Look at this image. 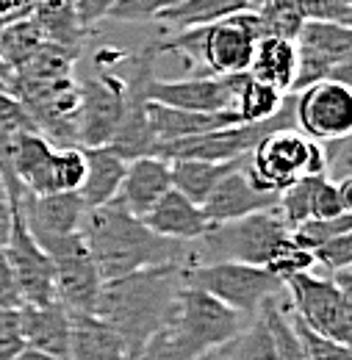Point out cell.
I'll list each match as a JSON object with an SVG mask.
<instances>
[{
	"mask_svg": "<svg viewBox=\"0 0 352 360\" xmlns=\"http://www.w3.org/2000/svg\"><path fill=\"white\" fill-rule=\"evenodd\" d=\"M183 271L186 264H158L103 283L94 316L122 338L128 358H136L172 321L186 283Z\"/></svg>",
	"mask_w": 352,
	"mask_h": 360,
	"instance_id": "6da1fadb",
	"label": "cell"
},
{
	"mask_svg": "<svg viewBox=\"0 0 352 360\" xmlns=\"http://www.w3.org/2000/svg\"><path fill=\"white\" fill-rule=\"evenodd\" d=\"M81 236L100 271L103 283L125 277L131 271L158 264H191L194 244L164 238L153 233L139 217L128 214L120 202L89 208L81 222Z\"/></svg>",
	"mask_w": 352,
	"mask_h": 360,
	"instance_id": "7a4b0ae2",
	"label": "cell"
},
{
	"mask_svg": "<svg viewBox=\"0 0 352 360\" xmlns=\"http://www.w3.org/2000/svg\"><path fill=\"white\" fill-rule=\"evenodd\" d=\"M250 319L227 308L217 297L183 283L172 321L158 333L167 360H197L225 349Z\"/></svg>",
	"mask_w": 352,
	"mask_h": 360,
	"instance_id": "3957f363",
	"label": "cell"
},
{
	"mask_svg": "<svg viewBox=\"0 0 352 360\" xmlns=\"http://www.w3.org/2000/svg\"><path fill=\"white\" fill-rule=\"evenodd\" d=\"M291 244V230L275 208L247 214L233 222L211 225L208 233L194 241V261H239L269 269Z\"/></svg>",
	"mask_w": 352,
	"mask_h": 360,
	"instance_id": "277c9868",
	"label": "cell"
},
{
	"mask_svg": "<svg viewBox=\"0 0 352 360\" xmlns=\"http://www.w3.org/2000/svg\"><path fill=\"white\" fill-rule=\"evenodd\" d=\"M122 50L103 47L94 56V72L78 84V147L108 144L125 114L128 81L114 70V61Z\"/></svg>",
	"mask_w": 352,
	"mask_h": 360,
	"instance_id": "5b68a950",
	"label": "cell"
},
{
	"mask_svg": "<svg viewBox=\"0 0 352 360\" xmlns=\"http://www.w3.org/2000/svg\"><path fill=\"white\" fill-rule=\"evenodd\" d=\"M244 169L258 188L280 194L306 175H325V144L294 125L277 128L253 147Z\"/></svg>",
	"mask_w": 352,
	"mask_h": 360,
	"instance_id": "8992f818",
	"label": "cell"
},
{
	"mask_svg": "<svg viewBox=\"0 0 352 360\" xmlns=\"http://www.w3.org/2000/svg\"><path fill=\"white\" fill-rule=\"evenodd\" d=\"M183 280L211 297H217L227 308L239 311L244 319H256L261 305L272 297H283V280L264 266L239 264V261H200L186 264Z\"/></svg>",
	"mask_w": 352,
	"mask_h": 360,
	"instance_id": "52a82bcc",
	"label": "cell"
},
{
	"mask_svg": "<svg viewBox=\"0 0 352 360\" xmlns=\"http://www.w3.org/2000/svg\"><path fill=\"white\" fill-rule=\"evenodd\" d=\"M297 42V75L291 91H300L316 81L352 84V31L350 25L306 20L294 37Z\"/></svg>",
	"mask_w": 352,
	"mask_h": 360,
	"instance_id": "ba28073f",
	"label": "cell"
},
{
	"mask_svg": "<svg viewBox=\"0 0 352 360\" xmlns=\"http://www.w3.org/2000/svg\"><path fill=\"white\" fill-rule=\"evenodd\" d=\"M289 311L306 321L313 333L350 344L352 341V294H344L330 277L297 271L283 283Z\"/></svg>",
	"mask_w": 352,
	"mask_h": 360,
	"instance_id": "9c48e42d",
	"label": "cell"
},
{
	"mask_svg": "<svg viewBox=\"0 0 352 360\" xmlns=\"http://www.w3.org/2000/svg\"><path fill=\"white\" fill-rule=\"evenodd\" d=\"M197 31V64L211 75H239L250 70L256 42L264 37L256 8H241Z\"/></svg>",
	"mask_w": 352,
	"mask_h": 360,
	"instance_id": "30bf717a",
	"label": "cell"
},
{
	"mask_svg": "<svg viewBox=\"0 0 352 360\" xmlns=\"http://www.w3.org/2000/svg\"><path fill=\"white\" fill-rule=\"evenodd\" d=\"M53 261V285H56V302H61L73 316L94 314L103 277L94 266L87 250V241L78 233L53 238L39 244Z\"/></svg>",
	"mask_w": 352,
	"mask_h": 360,
	"instance_id": "8fae6325",
	"label": "cell"
},
{
	"mask_svg": "<svg viewBox=\"0 0 352 360\" xmlns=\"http://www.w3.org/2000/svg\"><path fill=\"white\" fill-rule=\"evenodd\" d=\"M294 94V125L316 141L350 136L352 89L339 81H316Z\"/></svg>",
	"mask_w": 352,
	"mask_h": 360,
	"instance_id": "7c38bea8",
	"label": "cell"
},
{
	"mask_svg": "<svg viewBox=\"0 0 352 360\" xmlns=\"http://www.w3.org/2000/svg\"><path fill=\"white\" fill-rule=\"evenodd\" d=\"M244 72L239 75H194L183 81H158L153 78L147 84V100L186 108V111H225L233 108L236 91L241 86Z\"/></svg>",
	"mask_w": 352,
	"mask_h": 360,
	"instance_id": "4fadbf2b",
	"label": "cell"
},
{
	"mask_svg": "<svg viewBox=\"0 0 352 360\" xmlns=\"http://www.w3.org/2000/svg\"><path fill=\"white\" fill-rule=\"evenodd\" d=\"M20 208L25 217V225L31 236L44 244L70 233H78L87 205L78 191H50V194H28L23 188L20 194Z\"/></svg>",
	"mask_w": 352,
	"mask_h": 360,
	"instance_id": "5bb4252c",
	"label": "cell"
},
{
	"mask_svg": "<svg viewBox=\"0 0 352 360\" xmlns=\"http://www.w3.org/2000/svg\"><path fill=\"white\" fill-rule=\"evenodd\" d=\"M247 161V158H244ZM244 161L236 164L225 178L214 186V191L208 194V200L200 205L206 219L211 225H222V222H233V219H241L247 214H256V211H266V208H275L277 205V191H264L258 188L247 169H244Z\"/></svg>",
	"mask_w": 352,
	"mask_h": 360,
	"instance_id": "9a60e30c",
	"label": "cell"
},
{
	"mask_svg": "<svg viewBox=\"0 0 352 360\" xmlns=\"http://www.w3.org/2000/svg\"><path fill=\"white\" fill-rule=\"evenodd\" d=\"M172 188L170 180V161H164L161 155H142L131 158L122 186L117 191V200L128 214L144 219L150 214V208Z\"/></svg>",
	"mask_w": 352,
	"mask_h": 360,
	"instance_id": "2e32d148",
	"label": "cell"
},
{
	"mask_svg": "<svg viewBox=\"0 0 352 360\" xmlns=\"http://www.w3.org/2000/svg\"><path fill=\"white\" fill-rule=\"evenodd\" d=\"M20 330L25 347H37L42 352H50L56 358L70 360V335H73V314L61 302L47 305H28L20 308Z\"/></svg>",
	"mask_w": 352,
	"mask_h": 360,
	"instance_id": "e0dca14e",
	"label": "cell"
},
{
	"mask_svg": "<svg viewBox=\"0 0 352 360\" xmlns=\"http://www.w3.org/2000/svg\"><path fill=\"white\" fill-rule=\"evenodd\" d=\"M147 122L158 144L175 141V139H189V136L208 134L217 128L239 125V114L233 108L225 111H186V108H172L147 100ZM158 150V147H156Z\"/></svg>",
	"mask_w": 352,
	"mask_h": 360,
	"instance_id": "ac0fdd59",
	"label": "cell"
},
{
	"mask_svg": "<svg viewBox=\"0 0 352 360\" xmlns=\"http://www.w3.org/2000/svg\"><path fill=\"white\" fill-rule=\"evenodd\" d=\"M142 222L164 238H175V241H186V244L200 241L211 227L203 208L197 202H191L189 197H183L177 188H170L150 208V214Z\"/></svg>",
	"mask_w": 352,
	"mask_h": 360,
	"instance_id": "d6986e66",
	"label": "cell"
},
{
	"mask_svg": "<svg viewBox=\"0 0 352 360\" xmlns=\"http://www.w3.org/2000/svg\"><path fill=\"white\" fill-rule=\"evenodd\" d=\"M53 158L56 144L39 131H28L14 141L11 172L28 194H50L53 188Z\"/></svg>",
	"mask_w": 352,
	"mask_h": 360,
	"instance_id": "ffe728a7",
	"label": "cell"
},
{
	"mask_svg": "<svg viewBox=\"0 0 352 360\" xmlns=\"http://www.w3.org/2000/svg\"><path fill=\"white\" fill-rule=\"evenodd\" d=\"M31 17L37 20L47 45L61 47L70 56L81 58L87 47L89 28L78 17L75 0H37L31 8Z\"/></svg>",
	"mask_w": 352,
	"mask_h": 360,
	"instance_id": "44dd1931",
	"label": "cell"
},
{
	"mask_svg": "<svg viewBox=\"0 0 352 360\" xmlns=\"http://www.w3.org/2000/svg\"><path fill=\"white\" fill-rule=\"evenodd\" d=\"M81 150H84V158H87V175H84L78 194H81L87 211L97 208V205H106V202H114L117 191L122 186V178H125L128 161L120 153H114L108 144L81 147Z\"/></svg>",
	"mask_w": 352,
	"mask_h": 360,
	"instance_id": "7402d4cb",
	"label": "cell"
},
{
	"mask_svg": "<svg viewBox=\"0 0 352 360\" xmlns=\"http://www.w3.org/2000/svg\"><path fill=\"white\" fill-rule=\"evenodd\" d=\"M247 72L269 86L280 89L283 94H289L294 75H297V42L283 39V37H261L256 42Z\"/></svg>",
	"mask_w": 352,
	"mask_h": 360,
	"instance_id": "603a6c76",
	"label": "cell"
},
{
	"mask_svg": "<svg viewBox=\"0 0 352 360\" xmlns=\"http://www.w3.org/2000/svg\"><path fill=\"white\" fill-rule=\"evenodd\" d=\"M70 360H131L122 338L94 314L73 316Z\"/></svg>",
	"mask_w": 352,
	"mask_h": 360,
	"instance_id": "cb8c5ba5",
	"label": "cell"
},
{
	"mask_svg": "<svg viewBox=\"0 0 352 360\" xmlns=\"http://www.w3.org/2000/svg\"><path fill=\"white\" fill-rule=\"evenodd\" d=\"M247 158V155H244ZM244 158L236 161H200V158H175L170 161V180L172 188H177L183 197H189L191 202L203 205L208 200V194L214 191V186L220 183L236 164H241Z\"/></svg>",
	"mask_w": 352,
	"mask_h": 360,
	"instance_id": "d4e9b609",
	"label": "cell"
},
{
	"mask_svg": "<svg viewBox=\"0 0 352 360\" xmlns=\"http://www.w3.org/2000/svg\"><path fill=\"white\" fill-rule=\"evenodd\" d=\"M241 8H247L241 0H177L167 11L158 14V22H164L175 34L186 28H203V25L220 22Z\"/></svg>",
	"mask_w": 352,
	"mask_h": 360,
	"instance_id": "484cf974",
	"label": "cell"
},
{
	"mask_svg": "<svg viewBox=\"0 0 352 360\" xmlns=\"http://www.w3.org/2000/svg\"><path fill=\"white\" fill-rule=\"evenodd\" d=\"M283 100H286V94L280 89H275L264 81L253 78L250 72H244L241 86H239L236 100H233V111L239 114V122H261V120L275 117L283 108Z\"/></svg>",
	"mask_w": 352,
	"mask_h": 360,
	"instance_id": "4316f807",
	"label": "cell"
},
{
	"mask_svg": "<svg viewBox=\"0 0 352 360\" xmlns=\"http://www.w3.org/2000/svg\"><path fill=\"white\" fill-rule=\"evenodd\" d=\"M220 360H277L266 316L258 314L250 319L247 327L225 349H220Z\"/></svg>",
	"mask_w": 352,
	"mask_h": 360,
	"instance_id": "83f0119b",
	"label": "cell"
},
{
	"mask_svg": "<svg viewBox=\"0 0 352 360\" xmlns=\"http://www.w3.org/2000/svg\"><path fill=\"white\" fill-rule=\"evenodd\" d=\"M39 45H44V37L31 14L11 20L0 28V61H6L11 70L20 67Z\"/></svg>",
	"mask_w": 352,
	"mask_h": 360,
	"instance_id": "f1b7e54d",
	"label": "cell"
},
{
	"mask_svg": "<svg viewBox=\"0 0 352 360\" xmlns=\"http://www.w3.org/2000/svg\"><path fill=\"white\" fill-rule=\"evenodd\" d=\"M261 17V31L264 37H283L294 39L297 31L303 28L306 17L297 0H266L261 8H256Z\"/></svg>",
	"mask_w": 352,
	"mask_h": 360,
	"instance_id": "f546056e",
	"label": "cell"
},
{
	"mask_svg": "<svg viewBox=\"0 0 352 360\" xmlns=\"http://www.w3.org/2000/svg\"><path fill=\"white\" fill-rule=\"evenodd\" d=\"M289 319H291V327L297 333V341L303 347L306 360H352L350 344H341V341H333V338L313 333L308 324L300 321L291 311H289Z\"/></svg>",
	"mask_w": 352,
	"mask_h": 360,
	"instance_id": "4dcf8cb0",
	"label": "cell"
},
{
	"mask_svg": "<svg viewBox=\"0 0 352 360\" xmlns=\"http://www.w3.org/2000/svg\"><path fill=\"white\" fill-rule=\"evenodd\" d=\"M341 233H352V211L330 217V219H306L303 225L291 230V238L303 250H316L319 244H325V241H330Z\"/></svg>",
	"mask_w": 352,
	"mask_h": 360,
	"instance_id": "1f68e13d",
	"label": "cell"
},
{
	"mask_svg": "<svg viewBox=\"0 0 352 360\" xmlns=\"http://www.w3.org/2000/svg\"><path fill=\"white\" fill-rule=\"evenodd\" d=\"M87 175V158L81 147H56L53 158V188L56 191H78Z\"/></svg>",
	"mask_w": 352,
	"mask_h": 360,
	"instance_id": "d6a6232c",
	"label": "cell"
},
{
	"mask_svg": "<svg viewBox=\"0 0 352 360\" xmlns=\"http://www.w3.org/2000/svg\"><path fill=\"white\" fill-rule=\"evenodd\" d=\"M172 3H177V0H117L106 11V20H117V22H153Z\"/></svg>",
	"mask_w": 352,
	"mask_h": 360,
	"instance_id": "836d02e7",
	"label": "cell"
},
{
	"mask_svg": "<svg viewBox=\"0 0 352 360\" xmlns=\"http://www.w3.org/2000/svg\"><path fill=\"white\" fill-rule=\"evenodd\" d=\"M310 255H313V261L319 266H325L327 271L352 266V233H341V236L319 244L316 250H310Z\"/></svg>",
	"mask_w": 352,
	"mask_h": 360,
	"instance_id": "e575fe53",
	"label": "cell"
},
{
	"mask_svg": "<svg viewBox=\"0 0 352 360\" xmlns=\"http://www.w3.org/2000/svg\"><path fill=\"white\" fill-rule=\"evenodd\" d=\"M306 20H325L350 25L352 20V0H297Z\"/></svg>",
	"mask_w": 352,
	"mask_h": 360,
	"instance_id": "d590c367",
	"label": "cell"
},
{
	"mask_svg": "<svg viewBox=\"0 0 352 360\" xmlns=\"http://www.w3.org/2000/svg\"><path fill=\"white\" fill-rule=\"evenodd\" d=\"M25 347L23 330H20V311L17 308H0V360H11Z\"/></svg>",
	"mask_w": 352,
	"mask_h": 360,
	"instance_id": "8d00e7d4",
	"label": "cell"
},
{
	"mask_svg": "<svg viewBox=\"0 0 352 360\" xmlns=\"http://www.w3.org/2000/svg\"><path fill=\"white\" fill-rule=\"evenodd\" d=\"M0 308H20V291H17V280L11 264L6 258V250L0 244Z\"/></svg>",
	"mask_w": 352,
	"mask_h": 360,
	"instance_id": "74e56055",
	"label": "cell"
},
{
	"mask_svg": "<svg viewBox=\"0 0 352 360\" xmlns=\"http://www.w3.org/2000/svg\"><path fill=\"white\" fill-rule=\"evenodd\" d=\"M34 8V0H0V28L11 20L28 17Z\"/></svg>",
	"mask_w": 352,
	"mask_h": 360,
	"instance_id": "f35d334b",
	"label": "cell"
},
{
	"mask_svg": "<svg viewBox=\"0 0 352 360\" xmlns=\"http://www.w3.org/2000/svg\"><path fill=\"white\" fill-rule=\"evenodd\" d=\"M8 191H6V183H3V175H0V244L8 233Z\"/></svg>",
	"mask_w": 352,
	"mask_h": 360,
	"instance_id": "ab89813d",
	"label": "cell"
},
{
	"mask_svg": "<svg viewBox=\"0 0 352 360\" xmlns=\"http://www.w3.org/2000/svg\"><path fill=\"white\" fill-rule=\"evenodd\" d=\"M131 360H167V355H164V349H161V341H158V335L136 355V358H131Z\"/></svg>",
	"mask_w": 352,
	"mask_h": 360,
	"instance_id": "60d3db41",
	"label": "cell"
},
{
	"mask_svg": "<svg viewBox=\"0 0 352 360\" xmlns=\"http://www.w3.org/2000/svg\"><path fill=\"white\" fill-rule=\"evenodd\" d=\"M11 360H61V358H56V355H50V352H42V349H37V347H23Z\"/></svg>",
	"mask_w": 352,
	"mask_h": 360,
	"instance_id": "b9f144b4",
	"label": "cell"
},
{
	"mask_svg": "<svg viewBox=\"0 0 352 360\" xmlns=\"http://www.w3.org/2000/svg\"><path fill=\"white\" fill-rule=\"evenodd\" d=\"M8 86H11V67L0 61V89H8Z\"/></svg>",
	"mask_w": 352,
	"mask_h": 360,
	"instance_id": "7bdbcfd3",
	"label": "cell"
},
{
	"mask_svg": "<svg viewBox=\"0 0 352 360\" xmlns=\"http://www.w3.org/2000/svg\"><path fill=\"white\" fill-rule=\"evenodd\" d=\"M241 3H244L247 8H261V6H264L266 0H241Z\"/></svg>",
	"mask_w": 352,
	"mask_h": 360,
	"instance_id": "ee69618b",
	"label": "cell"
},
{
	"mask_svg": "<svg viewBox=\"0 0 352 360\" xmlns=\"http://www.w3.org/2000/svg\"><path fill=\"white\" fill-rule=\"evenodd\" d=\"M197 360H220V352H211V355H206V358H197Z\"/></svg>",
	"mask_w": 352,
	"mask_h": 360,
	"instance_id": "f6af8a7d",
	"label": "cell"
}]
</instances>
